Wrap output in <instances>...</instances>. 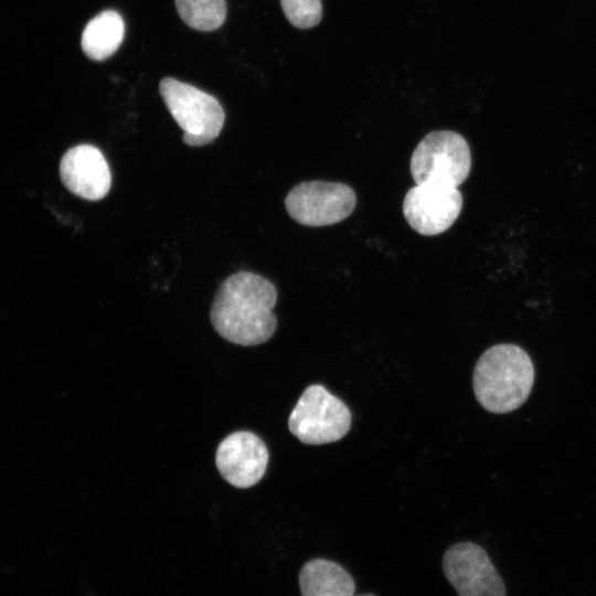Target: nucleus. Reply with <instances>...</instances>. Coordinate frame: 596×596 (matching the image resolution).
Listing matches in <instances>:
<instances>
[{"label": "nucleus", "mask_w": 596, "mask_h": 596, "mask_svg": "<svg viewBox=\"0 0 596 596\" xmlns=\"http://www.w3.org/2000/svg\"><path fill=\"white\" fill-rule=\"evenodd\" d=\"M276 287L263 276L237 272L219 287L211 306V322L225 340L241 345L268 341L277 327L273 308Z\"/></svg>", "instance_id": "f257e3e1"}, {"label": "nucleus", "mask_w": 596, "mask_h": 596, "mask_svg": "<svg viewBox=\"0 0 596 596\" xmlns=\"http://www.w3.org/2000/svg\"><path fill=\"white\" fill-rule=\"evenodd\" d=\"M534 383V366L519 345L496 344L476 363L472 385L480 405L491 413L503 414L519 408Z\"/></svg>", "instance_id": "f03ea898"}, {"label": "nucleus", "mask_w": 596, "mask_h": 596, "mask_svg": "<svg viewBox=\"0 0 596 596\" xmlns=\"http://www.w3.org/2000/svg\"><path fill=\"white\" fill-rule=\"evenodd\" d=\"M159 91L172 118L183 130L185 145L200 147L219 137L225 114L214 96L173 77L162 78Z\"/></svg>", "instance_id": "7ed1b4c3"}, {"label": "nucleus", "mask_w": 596, "mask_h": 596, "mask_svg": "<svg viewBox=\"0 0 596 596\" xmlns=\"http://www.w3.org/2000/svg\"><path fill=\"white\" fill-rule=\"evenodd\" d=\"M409 169L416 184L440 182L458 188L470 173L469 145L458 132L432 131L414 149Z\"/></svg>", "instance_id": "20e7f679"}, {"label": "nucleus", "mask_w": 596, "mask_h": 596, "mask_svg": "<svg viewBox=\"0 0 596 596\" xmlns=\"http://www.w3.org/2000/svg\"><path fill=\"white\" fill-rule=\"evenodd\" d=\"M350 426L348 406L320 384L305 389L288 419L292 435L308 445L337 441L349 432Z\"/></svg>", "instance_id": "39448f33"}, {"label": "nucleus", "mask_w": 596, "mask_h": 596, "mask_svg": "<svg viewBox=\"0 0 596 596\" xmlns=\"http://www.w3.org/2000/svg\"><path fill=\"white\" fill-rule=\"evenodd\" d=\"M356 205L353 189L340 182L306 181L285 198L289 216L306 226H326L347 219Z\"/></svg>", "instance_id": "423d86ee"}, {"label": "nucleus", "mask_w": 596, "mask_h": 596, "mask_svg": "<svg viewBox=\"0 0 596 596\" xmlns=\"http://www.w3.org/2000/svg\"><path fill=\"white\" fill-rule=\"evenodd\" d=\"M441 566L459 596H507L502 577L486 550L476 543L451 545L443 556Z\"/></svg>", "instance_id": "0eeeda50"}, {"label": "nucleus", "mask_w": 596, "mask_h": 596, "mask_svg": "<svg viewBox=\"0 0 596 596\" xmlns=\"http://www.w3.org/2000/svg\"><path fill=\"white\" fill-rule=\"evenodd\" d=\"M462 203L458 188L440 182H425L406 192L403 214L417 233L433 236L445 232L455 223Z\"/></svg>", "instance_id": "6e6552de"}, {"label": "nucleus", "mask_w": 596, "mask_h": 596, "mask_svg": "<svg viewBox=\"0 0 596 596\" xmlns=\"http://www.w3.org/2000/svg\"><path fill=\"white\" fill-rule=\"evenodd\" d=\"M268 450L256 434L247 430L235 432L219 445L215 464L224 480L236 488L256 485L268 465Z\"/></svg>", "instance_id": "1a4fd4ad"}, {"label": "nucleus", "mask_w": 596, "mask_h": 596, "mask_svg": "<svg viewBox=\"0 0 596 596\" xmlns=\"http://www.w3.org/2000/svg\"><path fill=\"white\" fill-rule=\"evenodd\" d=\"M60 177L73 194L97 201L110 190L111 174L102 151L92 145H78L68 149L60 162Z\"/></svg>", "instance_id": "9d476101"}, {"label": "nucleus", "mask_w": 596, "mask_h": 596, "mask_svg": "<svg viewBox=\"0 0 596 596\" xmlns=\"http://www.w3.org/2000/svg\"><path fill=\"white\" fill-rule=\"evenodd\" d=\"M301 596H352L355 583L351 574L340 564L312 558L299 572Z\"/></svg>", "instance_id": "9b49d317"}, {"label": "nucleus", "mask_w": 596, "mask_h": 596, "mask_svg": "<svg viewBox=\"0 0 596 596\" xmlns=\"http://www.w3.org/2000/svg\"><path fill=\"white\" fill-rule=\"evenodd\" d=\"M125 35V22L114 10L95 15L84 28L81 45L87 57L104 61L120 46Z\"/></svg>", "instance_id": "f8f14e48"}, {"label": "nucleus", "mask_w": 596, "mask_h": 596, "mask_svg": "<svg viewBox=\"0 0 596 596\" xmlns=\"http://www.w3.org/2000/svg\"><path fill=\"white\" fill-rule=\"evenodd\" d=\"M182 21L198 31L219 29L226 18L225 0H174Z\"/></svg>", "instance_id": "ddd939ff"}, {"label": "nucleus", "mask_w": 596, "mask_h": 596, "mask_svg": "<svg viewBox=\"0 0 596 596\" xmlns=\"http://www.w3.org/2000/svg\"><path fill=\"white\" fill-rule=\"evenodd\" d=\"M280 4L287 20L298 29H310L321 21V0H280Z\"/></svg>", "instance_id": "4468645a"}, {"label": "nucleus", "mask_w": 596, "mask_h": 596, "mask_svg": "<svg viewBox=\"0 0 596 596\" xmlns=\"http://www.w3.org/2000/svg\"><path fill=\"white\" fill-rule=\"evenodd\" d=\"M352 596H375V595L372 593H366V594H358V595L354 594Z\"/></svg>", "instance_id": "2eb2a0df"}]
</instances>
